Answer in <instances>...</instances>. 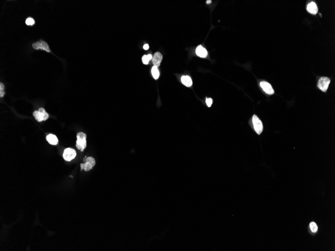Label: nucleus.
Returning <instances> with one entry per match:
<instances>
[{
    "instance_id": "obj_5",
    "label": "nucleus",
    "mask_w": 335,
    "mask_h": 251,
    "mask_svg": "<svg viewBox=\"0 0 335 251\" xmlns=\"http://www.w3.org/2000/svg\"><path fill=\"white\" fill-rule=\"evenodd\" d=\"M76 156V152L75 150L71 148H67L65 149L63 153V157L64 160L70 162L75 158Z\"/></svg>"
},
{
    "instance_id": "obj_8",
    "label": "nucleus",
    "mask_w": 335,
    "mask_h": 251,
    "mask_svg": "<svg viewBox=\"0 0 335 251\" xmlns=\"http://www.w3.org/2000/svg\"><path fill=\"white\" fill-rule=\"evenodd\" d=\"M260 87L266 94L273 95L274 94L275 91L272 87V86L268 82L266 81H262L260 83Z\"/></svg>"
},
{
    "instance_id": "obj_13",
    "label": "nucleus",
    "mask_w": 335,
    "mask_h": 251,
    "mask_svg": "<svg viewBox=\"0 0 335 251\" xmlns=\"http://www.w3.org/2000/svg\"><path fill=\"white\" fill-rule=\"evenodd\" d=\"M181 82L187 87H190L192 85V80L189 76H183L181 77Z\"/></svg>"
},
{
    "instance_id": "obj_19",
    "label": "nucleus",
    "mask_w": 335,
    "mask_h": 251,
    "mask_svg": "<svg viewBox=\"0 0 335 251\" xmlns=\"http://www.w3.org/2000/svg\"><path fill=\"white\" fill-rule=\"evenodd\" d=\"M206 104L208 106V107H211V106L212 105V103H213V100L211 98H207L206 99Z\"/></svg>"
},
{
    "instance_id": "obj_20",
    "label": "nucleus",
    "mask_w": 335,
    "mask_h": 251,
    "mask_svg": "<svg viewBox=\"0 0 335 251\" xmlns=\"http://www.w3.org/2000/svg\"><path fill=\"white\" fill-rule=\"evenodd\" d=\"M143 48H144V49L145 50H148L149 48V45L148 44H145L144 45Z\"/></svg>"
},
{
    "instance_id": "obj_17",
    "label": "nucleus",
    "mask_w": 335,
    "mask_h": 251,
    "mask_svg": "<svg viewBox=\"0 0 335 251\" xmlns=\"http://www.w3.org/2000/svg\"><path fill=\"white\" fill-rule=\"evenodd\" d=\"M26 24L28 26H32L35 24V21L32 18H28L26 20Z\"/></svg>"
},
{
    "instance_id": "obj_15",
    "label": "nucleus",
    "mask_w": 335,
    "mask_h": 251,
    "mask_svg": "<svg viewBox=\"0 0 335 251\" xmlns=\"http://www.w3.org/2000/svg\"><path fill=\"white\" fill-rule=\"evenodd\" d=\"M310 230L312 231V232L313 233H316L317 231V225L314 222H311L310 224Z\"/></svg>"
},
{
    "instance_id": "obj_3",
    "label": "nucleus",
    "mask_w": 335,
    "mask_h": 251,
    "mask_svg": "<svg viewBox=\"0 0 335 251\" xmlns=\"http://www.w3.org/2000/svg\"><path fill=\"white\" fill-rule=\"evenodd\" d=\"M86 162L83 164H80V168L81 171L84 170L86 171H89L90 170L93 169V167L95 165V160L93 157H88L86 159Z\"/></svg>"
},
{
    "instance_id": "obj_9",
    "label": "nucleus",
    "mask_w": 335,
    "mask_h": 251,
    "mask_svg": "<svg viewBox=\"0 0 335 251\" xmlns=\"http://www.w3.org/2000/svg\"><path fill=\"white\" fill-rule=\"evenodd\" d=\"M163 59V56L160 52H156L154 54V55L153 57L152 61L154 66L156 67H159L160 65V63L162 62Z\"/></svg>"
},
{
    "instance_id": "obj_10",
    "label": "nucleus",
    "mask_w": 335,
    "mask_h": 251,
    "mask_svg": "<svg viewBox=\"0 0 335 251\" xmlns=\"http://www.w3.org/2000/svg\"><path fill=\"white\" fill-rule=\"evenodd\" d=\"M196 54L197 55L201 58H206L208 55V52L205 48L202 46L201 45L198 46L196 49Z\"/></svg>"
},
{
    "instance_id": "obj_4",
    "label": "nucleus",
    "mask_w": 335,
    "mask_h": 251,
    "mask_svg": "<svg viewBox=\"0 0 335 251\" xmlns=\"http://www.w3.org/2000/svg\"><path fill=\"white\" fill-rule=\"evenodd\" d=\"M252 123L255 131L257 134H260L263 131V124L257 116L254 115L252 117Z\"/></svg>"
},
{
    "instance_id": "obj_21",
    "label": "nucleus",
    "mask_w": 335,
    "mask_h": 251,
    "mask_svg": "<svg viewBox=\"0 0 335 251\" xmlns=\"http://www.w3.org/2000/svg\"><path fill=\"white\" fill-rule=\"evenodd\" d=\"M147 56H148V58H149V59L150 60H152V59H153V56H152V55H151V54H148V55Z\"/></svg>"
},
{
    "instance_id": "obj_11",
    "label": "nucleus",
    "mask_w": 335,
    "mask_h": 251,
    "mask_svg": "<svg viewBox=\"0 0 335 251\" xmlns=\"http://www.w3.org/2000/svg\"><path fill=\"white\" fill-rule=\"evenodd\" d=\"M307 10L308 13L313 15L317 14V12H318V8H317V5L314 2H310L308 5Z\"/></svg>"
},
{
    "instance_id": "obj_6",
    "label": "nucleus",
    "mask_w": 335,
    "mask_h": 251,
    "mask_svg": "<svg viewBox=\"0 0 335 251\" xmlns=\"http://www.w3.org/2000/svg\"><path fill=\"white\" fill-rule=\"evenodd\" d=\"M330 79L326 77H322L320 79L317 83V87L323 92H326L330 84Z\"/></svg>"
},
{
    "instance_id": "obj_1",
    "label": "nucleus",
    "mask_w": 335,
    "mask_h": 251,
    "mask_svg": "<svg viewBox=\"0 0 335 251\" xmlns=\"http://www.w3.org/2000/svg\"><path fill=\"white\" fill-rule=\"evenodd\" d=\"M77 141L76 143V147L81 152H83L84 149L86 148V135L83 132H78L77 134Z\"/></svg>"
},
{
    "instance_id": "obj_14",
    "label": "nucleus",
    "mask_w": 335,
    "mask_h": 251,
    "mask_svg": "<svg viewBox=\"0 0 335 251\" xmlns=\"http://www.w3.org/2000/svg\"><path fill=\"white\" fill-rule=\"evenodd\" d=\"M152 75L153 76V78L155 79H158L159 78V76H160V73H159V70L157 67L155 66H153L152 68Z\"/></svg>"
},
{
    "instance_id": "obj_7",
    "label": "nucleus",
    "mask_w": 335,
    "mask_h": 251,
    "mask_svg": "<svg viewBox=\"0 0 335 251\" xmlns=\"http://www.w3.org/2000/svg\"><path fill=\"white\" fill-rule=\"evenodd\" d=\"M32 46L35 50L41 49V50L46 51L47 52H50V49H49L48 44L46 43L44 41L37 42L36 43H33L32 45Z\"/></svg>"
},
{
    "instance_id": "obj_2",
    "label": "nucleus",
    "mask_w": 335,
    "mask_h": 251,
    "mask_svg": "<svg viewBox=\"0 0 335 251\" xmlns=\"http://www.w3.org/2000/svg\"><path fill=\"white\" fill-rule=\"evenodd\" d=\"M33 115L34 116L35 119L38 122H41L42 121H45L48 120L49 118V114L48 113L46 112V111L43 108H40L38 111H35Z\"/></svg>"
},
{
    "instance_id": "obj_16",
    "label": "nucleus",
    "mask_w": 335,
    "mask_h": 251,
    "mask_svg": "<svg viewBox=\"0 0 335 251\" xmlns=\"http://www.w3.org/2000/svg\"><path fill=\"white\" fill-rule=\"evenodd\" d=\"M4 85L2 83H0V97H3L4 96V95L5 94V92L4 91Z\"/></svg>"
},
{
    "instance_id": "obj_12",
    "label": "nucleus",
    "mask_w": 335,
    "mask_h": 251,
    "mask_svg": "<svg viewBox=\"0 0 335 251\" xmlns=\"http://www.w3.org/2000/svg\"><path fill=\"white\" fill-rule=\"evenodd\" d=\"M46 140L50 144L54 145H56L58 143V139L57 136L52 134H50L47 136Z\"/></svg>"
},
{
    "instance_id": "obj_22",
    "label": "nucleus",
    "mask_w": 335,
    "mask_h": 251,
    "mask_svg": "<svg viewBox=\"0 0 335 251\" xmlns=\"http://www.w3.org/2000/svg\"><path fill=\"white\" fill-rule=\"evenodd\" d=\"M206 3H207V4H210L211 3V1H207Z\"/></svg>"
},
{
    "instance_id": "obj_18",
    "label": "nucleus",
    "mask_w": 335,
    "mask_h": 251,
    "mask_svg": "<svg viewBox=\"0 0 335 251\" xmlns=\"http://www.w3.org/2000/svg\"><path fill=\"white\" fill-rule=\"evenodd\" d=\"M149 61H150V60L148 58V56L147 55H144L143 56V58H142V61H143V63L144 64L146 65V64H149Z\"/></svg>"
}]
</instances>
